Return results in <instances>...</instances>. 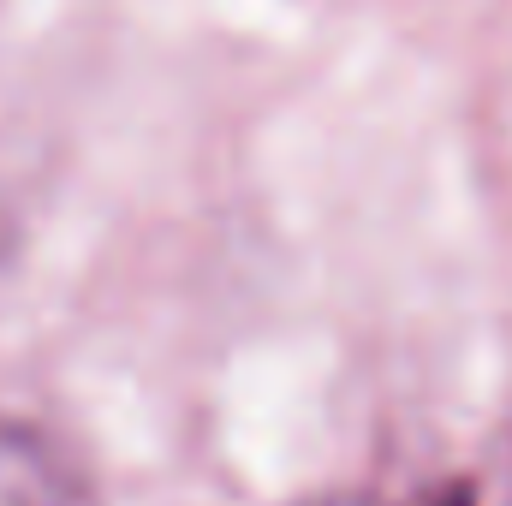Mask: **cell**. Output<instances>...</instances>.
<instances>
[{
  "label": "cell",
  "instance_id": "2",
  "mask_svg": "<svg viewBox=\"0 0 512 506\" xmlns=\"http://www.w3.org/2000/svg\"><path fill=\"white\" fill-rule=\"evenodd\" d=\"M429 506H477V501H471V489H441Z\"/></svg>",
  "mask_w": 512,
  "mask_h": 506
},
{
  "label": "cell",
  "instance_id": "1",
  "mask_svg": "<svg viewBox=\"0 0 512 506\" xmlns=\"http://www.w3.org/2000/svg\"><path fill=\"white\" fill-rule=\"evenodd\" d=\"M0 506H102L90 465L24 417H0Z\"/></svg>",
  "mask_w": 512,
  "mask_h": 506
}]
</instances>
